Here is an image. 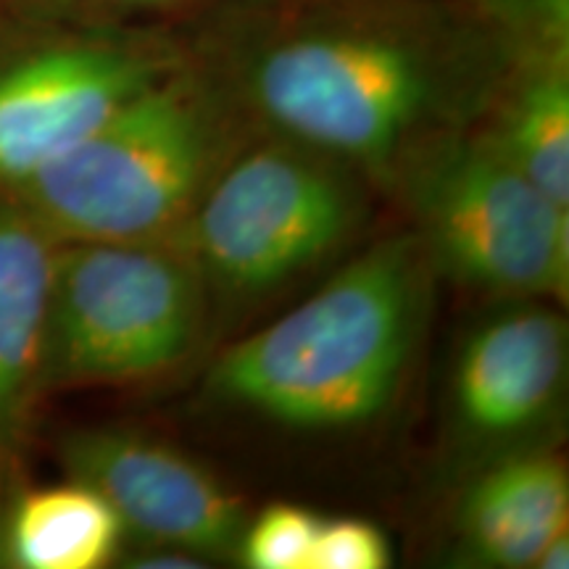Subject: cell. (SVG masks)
I'll return each instance as SVG.
<instances>
[{
    "label": "cell",
    "mask_w": 569,
    "mask_h": 569,
    "mask_svg": "<svg viewBox=\"0 0 569 569\" xmlns=\"http://www.w3.org/2000/svg\"><path fill=\"white\" fill-rule=\"evenodd\" d=\"M251 134L188 53L11 196L59 243H174Z\"/></svg>",
    "instance_id": "obj_3"
},
{
    "label": "cell",
    "mask_w": 569,
    "mask_h": 569,
    "mask_svg": "<svg viewBox=\"0 0 569 569\" xmlns=\"http://www.w3.org/2000/svg\"><path fill=\"white\" fill-rule=\"evenodd\" d=\"M206 284L180 240L56 248L40 388L146 386L193 359Z\"/></svg>",
    "instance_id": "obj_4"
},
{
    "label": "cell",
    "mask_w": 569,
    "mask_h": 569,
    "mask_svg": "<svg viewBox=\"0 0 569 569\" xmlns=\"http://www.w3.org/2000/svg\"><path fill=\"white\" fill-rule=\"evenodd\" d=\"M59 240L17 196L0 193V465L24 443L42 396V348Z\"/></svg>",
    "instance_id": "obj_11"
},
{
    "label": "cell",
    "mask_w": 569,
    "mask_h": 569,
    "mask_svg": "<svg viewBox=\"0 0 569 569\" xmlns=\"http://www.w3.org/2000/svg\"><path fill=\"white\" fill-rule=\"evenodd\" d=\"M219 0H0L3 9L80 24L182 30Z\"/></svg>",
    "instance_id": "obj_14"
},
{
    "label": "cell",
    "mask_w": 569,
    "mask_h": 569,
    "mask_svg": "<svg viewBox=\"0 0 569 569\" xmlns=\"http://www.w3.org/2000/svg\"><path fill=\"white\" fill-rule=\"evenodd\" d=\"M432 261L419 234L367 248L317 293L213 361V398L301 432L380 419L407 386L430 311Z\"/></svg>",
    "instance_id": "obj_2"
},
{
    "label": "cell",
    "mask_w": 569,
    "mask_h": 569,
    "mask_svg": "<svg viewBox=\"0 0 569 569\" xmlns=\"http://www.w3.org/2000/svg\"><path fill=\"white\" fill-rule=\"evenodd\" d=\"M393 551L386 532L361 517L319 519L309 569H386Z\"/></svg>",
    "instance_id": "obj_17"
},
{
    "label": "cell",
    "mask_w": 569,
    "mask_h": 569,
    "mask_svg": "<svg viewBox=\"0 0 569 569\" xmlns=\"http://www.w3.org/2000/svg\"><path fill=\"white\" fill-rule=\"evenodd\" d=\"M517 56H569V0H465Z\"/></svg>",
    "instance_id": "obj_15"
},
{
    "label": "cell",
    "mask_w": 569,
    "mask_h": 569,
    "mask_svg": "<svg viewBox=\"0 0 569 569\" xmlns=\"http://www.w3.org/2000/svg\"><path fill=\"white\" fill-rule=\"evenodd\" d=\"M188 59L180 30L80 24L0 9V193H17Z\"/></svg>",
    "instance_id": "obj_7"
},
{
    "label": "cell",
    "mask_w": 569,
    "mask_h": 569,
    "mask_svg": "<svg viewBox=\"0 0 569 569\" xmlns=\"http://www.w3.org/2000/svg\"><path fill=\"white\" fill-rule=\"evenodd\" d=\"M509 303L469 330L451 375L457 432L493 457L543 430L567 380L565 317L546 301Z\"/></svg>",
    "instance_id": "obj_9"
},
{
    "label": "cell",
    "mask_w": 569,
    "mask_h": 569,
    "mask_svg": "<svg viewBox=\"0 0 569 569\" xmlns=\"http://www.w3.org/2000/svg\"><path fill=\"white\" fill-rule=\"evenodd\" d=\"M569 209V56H517L472 127Z\"/></svg>",
    "instance_id": "obj_12"
},
{
    "label": "cell",
    "mask_w": 569,
    "mask_h": 569,
    "mask_svg": "<svg viewBox=\"0 0 569 569\" xmlns=\"http://www.w3.org/2000/svg\"><path fill=\"white\" fill-rule=\"evenodd\" d=\"M569 567V530L559 532L557 538L546 546L536 561V569H567Z\"/></svg>",
    "instance_id": "obj_19"
},
{
    "label": "cell",
    "mask_w": 569,
    "mask_h": 569,
    "mask_svg": "<svg viewBox=\"0 0 569 569\" xmlns=\"http://www.w3.org/2000/svg\"><path fill=\"white\" fill-rule=\"evenodd\" d=\"M71 480L101 493L127 538L201 559H234L248 511L238 493L177 448L127 427H77L59 443Z\"/></svg>",
    "instance_id": "obj_8"
},
{
    "label": "cell",
    "mask_w": 569,
    "mask_h": 569,
    "mask_svg": "<svg viewBox=\"0 0 569 569\" xmlns=\"http://www.w3.org/2000/svg\"><path fill=\"white\" fill-rule=\"evenodd\" d=\"M432 269L503 301L567 303L569 209L469 127L419 151L390 188Z\"/></svg>",
    "instance_id": "obj_6"
},
{
    "label": "cell",
    "mask_w": 569,
    "mask_h": 569,
    "mask_svg": "<svg viewBox=\"0 0 569 569\" xmlns=\"http://www.w3.org/2000/svg\"><path fill=\"white\" fill-rule=\"evenodd\" d=\"M3 538H6V517H3V509H0V565H6V561H3Z\"/></svg>",
    "instance_id": "obj_20"
},
{
    "label": "cell",
    "mask_w": 569,
    "mask_h": 569,
    "mask_svg": "<svg viewBox=\"0 0 569 569\" xmlns=\"http://www.w3.org/2000/svg\"><path fill=\"white\" fill-rule=\"evenodd\" d=\"M180 34L253 134L386 193L419 151L478 124L511 61L465 0H219Z\"/></svg>",
    "instance_id": "obj_1"
},
{
    "label": "cell",
    "mask_w": 569,
    "mask_h": 569,
    "mask_svg": "<svg viewBox=\"0 0 569 569\" xmlns=\"http://www.w3.org/2000/svg\"><path fill=\"white\" fill-rule=\"evenodd\" d=\"M367 188L322 153L251 134L211 180L180 243L209 290L269 296L353 238L367 217Z\"/></svg>",
    "instance_id": "obj_5"
},
{
    "label": "cell",
    "mask_w": 569,
    "mask_h": 569,
    "mask_svg": "<svg viewBox=\"0 0 569 569\" xmlns=\"http://www.w3.org/2000/svg\"><path fill=\"white\" fill-rule=\"evenodd\" d=\"M124 525L101 493L69 480L30 490L6 517L3 561L19 569H101L119 559Z\"/></svg>",
    "instance_id": "obj_13"
},
{
    "label": "cell",
    "mask_w": 569,
    "mask_h": 569,
    "mask_svg": "<svg viewBox=\"0 0 569 569\" xmlns=\"http://www.w3.org/2000/svg\"><path fill=\"white\" fill-rule=\"evenodd\" d=\"M319 519L303 507L272 503L248 517L234 559L251 569H309Z\"/></svg>",
    "instance_id": "obj_16"
},
{
    "label": "cell",
    "mask_w": 569,
    "mask_h": 569,
    "mask_svg": "<svg viewBox=\"0 0 569 569\" xmlns=\"http://www.w3.org/2000/svg\"><path fill=\"white\" fill-rule=\"evenodd\" d=\"M130 561L132 567L140 569H198L206 567V559L196 557V553L180 551V549H167V546H148L146 553H138Z\"/></svg>",
    "instance_id": "obj_18"
},
{
    "label": "cell",
    "mask_w": 569,
    "mask_h": 569,
    "mask_svg": "<svg viewBox=\"0 0 569 569\" xmlns=\"http://www.w3.org/2000/svg\"><path fill=\"white\" fill-rule=\"evenodd\" d=\"M453 530L472 565L536 569L546 546L569 530L565 461L540 448L488 459L459 498Z\"/></svg>",
    "instance_id": "obj_10"
}]
</instances>
